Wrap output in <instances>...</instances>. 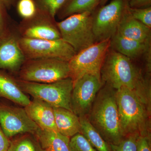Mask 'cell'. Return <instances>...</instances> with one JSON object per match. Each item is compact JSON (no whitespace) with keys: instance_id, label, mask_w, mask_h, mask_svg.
<instances>
[{"instance_id":"30","label":"cell","mask_w":151,"mask_h":151,"mask_svg":"<svg viewBox=\"0 0 151 151\" xmlns=\"http://www.w3.org/2000/svg\"><path fill=\"white\" fill-rule=\"evenodd\" d=\"M10 142L0 127V151H7Z\"/></svg>"},{"instance_id":"16","label":"cell","mask_w":151,"mask_h":151,"mask_svg":"<svg viewBox=\"0 0 151 151\" xmlns=\"http://www.w3.org/2000/svg\"><path fill=\"white\" fill-rule=\"evenodd\" d=\"M53 109L58 132L69 138L81 133L79 117L73 111L61 108H53Z\"/></svg>"},{"instance_id":"29","label":"cell","mask_w":151,"mask_h":151,"mask_svg":"<svg viewBox=\"0 0 151 151\" xmlns=\"http://www.w3.org/2000/svg\"><path fill=\"white\" fill-rule=\"evenodd\" d=\"M128 5L132 8H145L151 6V0H127Z\"/></svg>"},{"instance_id":"21","label":"cell","mask_w":151,"mask_h":151,"mask_svg":"<svg viewBox=\"0 0 151 151\" xmlns=\"http://www.w3.org/2000/svg\"><path fill=\"white\" fill-rule=\"evenodd\" d=\"M25 37L42 40H55L61 38L59 31L51 25L40 24L27 28Z\"/></svg>"},{"instance_id":"31","label":"cell","mask_w":151,"mask_h":151,"mask_svg":"<svg viewBox=\"0 0 151 151\" xmlns=\"http://www.w3.org/2000/svg\"><path fill=\"white\" fill-rule=\"evenodd\" d=\"M6 7L0 1V29L2 26L4 18L6 15Z\"/></svg>"},{"instance_id":"17","label":"cell","mask_w":151,"mask_h":151,"mask_svg":"<svg viewBox=\"0 0 151 151\" xmlns=\"http://www.w3.org/2000/svg\"><path fill=\"white\" fill-rule=\"evenodd\" d=\"M40 145L46 151H70V138L57 132L40 129L35 134Z\"/></svg>"},{"instance_id":"23","label":"cell","mask_w":151,"mask_h":151,"mask_svg":"<svg viewBox=\"0 0 151 151\" xmlns=\"http://www.w3.org/2000/svg\"><path fill=\"white\" fill-rule=\"evenodd\" d=\"M38 10L44 13L51 19L54 18L57 14L68 0H33Z\"/></svg>"},{"instance_id":"10","label":"cell","mask_w":151,"mask_h":151,"mask_svg":"<svg viewBox=\"0 0 151 151\" xmlns=\"http://www.w3.org/2000/svg\"><path fill=\"white\" fill-rule=\"evenodd\" d=\"M101 76L87 73L73 82L71 97L72 111L78 117L86 116L103 85Z\"/></svg>"},{"instance_id":"20","label":"cell","mask_w":151,"mask_h":151,"mask_svg":"<svg viewBox=\"0 0 151 151\" xmlns=\"http://www.w3.org/2000/svg\"><path fill=\"white\" fill-rule=\"evenodd\" d=\"M100 1L101 0H68L58 13L60 16L64 18L74 14L93 12L99 6Z\"/></svg>"},{"instance_id":"8","label":"cell","mask_w":151,"mask_h":151,"mask_svg":"<svg viewBox=\"0 0 151 151\" xmlns=\"http://www.w3.org/2000/svg\"><path fill=\"white\" fill-rule=\"evenodd\" d=\"M110 47V40L96 42L77 52L68 61L70 77L73 82L87 73L100 75L105 56Z\"/></svg>"},{"instance_id":"18","label":"cell","mask_w":151,"mask_h":151,"mask_svg":"<svg viewBox=\"0 0 151 151\" xmlns=\"http://www.w3.org/2000/svg\"><path fill=\"white\" fill-rule=\"evenodd\" d=\"M0 97L26 107L31 100L17 82L8 76L0 72Z\"/></svg>"},{"instance_id":"1","label":"cell","mask_w":151,"mask_h":151,"mask_svg":"<svg viewBox=\"0 0 151 151\" xmlns=\"http://www.w3.org/2000/svg\"><path fill=\"white\" fill-rule=\"evenodd\" d=\"M103 83L117 90L126 87L151 107V88L131 59L109 49L100 70Z\"/></svg>"},{"instance_id":"4","label":"cell","mask_w":151,"mask_h":151,"mask_svg":"<svg viewBox=\"0 0 151 151\" xmlns=\"http://www.w3.org/2000/svg\"><path fill=\"white\" fill-rule=\"evenodd\" d=\"M17 83L24 92L33 98L42 100L53 108H63L72 111L71 97L73 82L70 77L52 83H37L22 80Z\"/></svg>"},{"instance_id":"33","label":"cell","mask_w":151,"mask_h":151,"mask_svg":"<svg viewBox=\"0 0 151 151\" xmlns=\"http://www.w3.org/2000/svg\"><path fill=\"white\" fill-rule=\"evenodd\" d=\"M109 0H101L99 6H102L106 4V3Z\"/></svg>"},{"instance_id":"26","label":"cell","mask_w":151,"mask_h":151,"mask_svg":"<svg viewBox=\"0 0 151 151\" xmlns=\"http://www.w3.org/2000/svg\"><path fill=\"white\" fill-rule=\"evenodd\" d=\"M17 9L19 14L25 19L34 17L37 11L33 0H19L17 4Z\"/></svg>"},{"instance_id":"19","label":"cell","mask_w":151,"mask_h":151,"mask_svg":"<svg viewBox=\"0 0 151 151\" xmlns=\"http://www.w3.org/2000/svg\"><path fill=\"white\" fill-rule=\"evenodd\" d=\"M81 134L88 140L97 151H112L111 145L90 123L87 116L79 117Z\"/></svg>"},{"instance_id":"11","label":"cell","mask_w":151,"mask_h":151,"mask_svg":"<svg viewBox=\"0 0 151 151\" xmlns=\"http://www.w3.org/2000/svg\"><path fill=\"white\" fill-rule=\"evenodd\" d=\"M0 127L8 138L21 134L35 135L40 129L24 108L5 106H0Z\"/></svg>"},{"instance_id":"6","label":"cell","mask_w":151,"mask_h":151,"mask_svg":"<svg viewBox=\"0 0 151 151\" xmlns=\"http://www.w3.org/2000/svg\"><path fill=\"white\" fill-rule=\"evenodd\" d=\"M23 81L48 83L70 77L68 61L53 58L29 59L20 72Z\"/></svg>"},{"instance_id":"27","label":"cell","mask_w":151,"mask_h":151,"mask_svg":"<svg viewBox=\"0 0 151 151\" xmlns=\"http://www.w3.org/2000/svg\"><path fill=\"white\" fill-rule=\"evenodd\" d=\"M128 9L134 18L151 28V6L145 8H132L128 5Z\"/></svg>"},{"instance_id":"9","label":"cell","mask_w":151,"mask_h":151,"mask_svg":"<svg viewBox=\"0 0 151 151\" xmlns=\"http://www.w3.org/2000/svg\"><path fill=\"white\" fill-rule=\"evenodd\" d=\"M127 0H112L92 13V28L96 42L111 40L116 34Z\"/></svg>"},{"instance_id":"3","label":"cell","mask_w":151,"mask_h":151,"mask_svg":"<svg viewBox=\"0 0 151 151\" xmlns=\"http://www.w3.org/2000/svg\"><path fill=\"white\" fill-rule=\"evenodd\" d=\"M116 95L123 137L133 134L141 137L151 136V107L134 92L126 87L116 90Z\"/></svg>"},{"instance_id":"12","label":"cell","mask_w":151,"mask_h":151,"mask_svg":"<svg viewBox=\"0 0 151 151\" xmlns=\"http://www.w3.org/2000/svg\"><path fill=\"white\" fill-rule=\"evenodd\" d=\"M25 57L19 40L14 37L4 38L0 41V69L18 70L24 62Z\"/></svg>"},{"instance_id":"25","label":"cell","mask_w":151,"mask_h":151,"mask_svg":"<svg viewBox=\"0 0 151 151\" xmlns=\"http://www.w3.org/2000/svg\"><path fill=\"white\" fill-rule=\"evenodd\" d=\"M139 137V135L133 134L124 137L118 145H111L112 151H137L138 139Z\"/></svg>"},{"instance_id":"2","label":"cell","mask_w":151,"mask_h":151,"mask_svg":"<svg viewBox=\"0 0 151 151\" xmlns=\"http://www.w3.org/2000/svg\"><path fill=\"white\" fill-rule=\"evenodd\" d=\"M116 90L105 84L97 93L88 115L90 123L111 145L124 138L121 132Z\"/></svg>"},{"instance_id":"5","label":"cell","mask_w":151,"mask_h":151,"mask_svg":"<svg viewBox=\"0 0 151 151\" xmlns=\"http://www.w3.org/2000/svg\"><path fill=\"white\" fill-rule=\"evenodd\" d=\"M92 13L74 14L57 24L61 38L71 45L76 53L96 42Z\"/></svg>"},{"instance_id":"22","label":"cell","mask_w":151,"mask_h":151,"mask_svg":"<svg viewBox=\"0 0 151 151\" xmlns=\"http://www.w3.org/2000/svg\"><path fill=\"white\" fill-rule=\"evenodd\" d=\"M7 151H46L42 147L35 136L25 135L10 142Z\"/></svg>"},{"instance_id":"15","label":"cell","mask_w":151,"mask_h":151,"mask_svg":"<svg viewBox=\"0 0 151 151\" xmlns=\"http://www.w3.org/2000/svg\"><path fill=\"white\" fill-rule=\"evenodd\" d=\"M110 47L130 59H134L149 52L150 44L130 39L116 33L110 40Z\"/></svg>"},{"instance_id":"13","label":"cell","mask_w":151,"mask_h":151,"mask_svg":"<svg viewBox=\"0 0 151 151\" xmlns=\"http://www.w3.org/2000/svg\"><path fill=\"white\" fill-rule=\"evenodd\" d=\"M128 6L124 11L116 33L124 37L150 44L151 28L134 18L129 12Z\"/></svg>"},{"instance_id":"24","label":"cell","mask_w":151,"mask_h":151,"mask_svg":"<svg viewBox=\"0 0 151 151\" xmlns=\"http://www.w3.org/2000/svg\"><path fill=\"white\" fill-rule=\"evenodd\" d=\"M69 147L70 151H97L81 133L70 137Z\"/></svg>"},{"instance_id":"28","label":"cell","mask_w":151,"mask_h":151,"mask_svg":"<svg viewBox=\"0 0 151 151\" xmlns=\"http://www.w3.org/2000/svg\"><path fill=\"white\" fill-rule=\"evenodd\" d=\"M137 151H151V136L139 137Z\"/></svg>"},{"instance_id":"32","label":"cell","mask_w":151,"mask_h":151,"mask_svg":"<svg viewBox=\"0 0 151 151\" xmlns=\"http://www.w3.org/2000/svg\"><path fill=\"white\" fill-rule=\"evenodd\" d=\"M6 8H10L12 6H13L17 0H0Z\"/></svg>"},{"instance_id":"7","label":"cell","mask_w":151,"mask_h":151,"mask_svg":"<svg viewBox=\"0 0 151 151\" xmlns=\"http://www.w3.org/2000/svg\"><path fill=\"white\" fill-rule=\"evenodd\" d=\"M19 43L25 57L29 59L53 58L68 62L76 53L73 47L61 38L42 40L23 37Z\"/></svg>"},{"instance_id":"14","label":"cell","mask_w":151,"mask_h":151,"mask_svg":"<svg viewBox=\"0 0 151 151\" xmlns=\"http://www.w3.org/2000/svg\"><path fill=\"white\" fill-rule=\"evenodd\" d=\"M25 110L31 119L41 129L58 131L53 107L48 103L34 98Z\"/></svg>"}]
</instances>
